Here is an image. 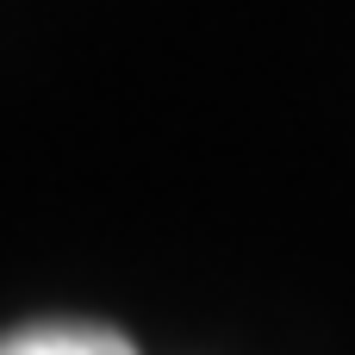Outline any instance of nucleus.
Returning a JSON list of instances; mask_svg holds the SVG:
<instances>
[{"instance_id":"nucleus-1","label":"nucleus","mask_w":355,"mask_h":355,"mask_svg":"<svg viewBox=\"0 0 355 355\" xmlns=\"http://www.w3.org/2000/svg\"><path fill=\"white\" fill-rule=\"evenodd\" d=\"M0 355H137L131 337L106 331V324H25L12 337H0Z\"/></svg>"}]
</instances>
